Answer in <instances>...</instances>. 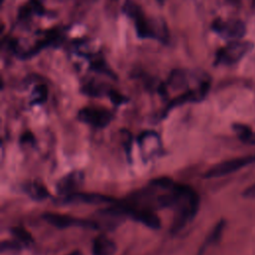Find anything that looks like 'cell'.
<instances>
[{"instance_id":"obj_9","label":"cell","mask_w":255,"mask_h":255,"mask_svg":"<svg viewBox=\"0 0 255 255\" xmlns=\"http://www.w3.org/2000/svg\"><path fill=\"white\" fill-rule=\"evenodd\" d=\"M63 203L75 204V203H85V204H104L113 203L114 199L110 196L94 193V192H73L64 195L62 199Z\"/></svg>"},{"instance_id":"obj_4","label":"cell","mask_w":255,"mask_h":255,"mask_svg":"<svg viewBox=\"0 0 255 255\" xmlns=\"http://www.w3.org/2000/svg\"><path fill=\"white\" fill-rule=\"evenodd\" d=\"M253 163H255V154L230 158L214 164L205 171L203 176L205 178H216L225 176Z\"/></svg>"},{"instance_id":"obj_12","label":"cell","mask_w":255,"mask_h":255,"mask_svg":"<svg viewBox=\"0 0 255 255\" xmlns=\"http://www.w3.org/2000/svg\"><path fill=\"white\" fill-rule=\"evenodd\" d=\"M224 227H225V220L221 219L220 221H218L216 223V225L212 228L211 232L208 234V236L206 237L202 246L200 247L198 255H202L207 250V248L216 244L220 240V238L222 236V233H223V230H224Z\"/></svg>"},{"instance_id":"obj_8","label":"cell","mask_w":255,"mask_h":255,"mask_svg":"<svg viewBox=\"0 0 255 255\" xmlns=\"http://www.w3.org/2000/svg\"><path fill=\"white\" fill-rule=\"evenodd\" d=\"M211 28L215 33L232 40H239L246 34V26L240 20L222 21L221 19H216L213 21Z\"/></svg>"},{"instance_id":"obj_20","label":"cell","mask_w":255,"mask_h":255,"mask_svg":"<svg viewBox=\"0 0 255 255\" xmlns=\"http://www.w3.org/2000/svg\"><path fill=\"white\" fill-rule=\"evenodd\" d=\"M108 96H109L111 102H113L115 105H122V104L128 102V98H126L124 95L120 94L119 92H117L113 89L109 90Z\"/></svg>"},{"instance_id":"obj_14","label":"cell","mask_w":255,"mask_h":255,"mask_svg":"<svg viewBox=\"0 0 255 255\" xmlns=\"http://www.w3.org/2000/svg\"><path fill=\"white\" fill-rule=\"evenodd\" d=\"M233 129L242 142L247 144H255V131H253L251 128L246 125L235 124L233 125Z\"/></svg>"},{"instance_id":"obj_7","label":"cell","mask_w":255,"mask_h":255,"mask_svg":"<svg viewBox=\"0 0 255 255\" xmlns=\"http://www.w3.org/2000/svg\"><path fill=\"white\" fill-rule=\"evenodd\" d=\"M78 119L95 128H106L113 120V115L109 110L102 108L86 107L79 111Z\"/></svg>"},{"instance_id":"obj_24","label":"cell","mask_w":255,"mask_h":255,"mask_svg":"<svg viewBox=\"0 0 255 255\" xmlns=\"http://www.w3.org/2000/svg\"><path fill=\"white\" fill-rule=\"evenodd\" d=\"M69 255H84L80 250H75V251H73L72 253H70Z\"/></svg>"},{"instance_id":"obj_22","label":"cell","mask_w":255,"mask_h":255,"mask_svg":"<svg viewBox=\"0 0 255 255\" xmlns=\"http://www.w3.org/2000/svg\"><path fill=\"white\" fill-rule=\"evenodd\" d=\"M21 248L19 241H3L1 243V251L5 252L7 250H19Z\"/></svg>"},{"instance_id":"obj_19","label":"cell","mask_w":255,"mask_h":255,"mask_svg":"<svg viewBox=\"0 0 255 255\" xmlns=\"http://www.w3.org/2000/svg\"><path fill=\"white\" fill-rule=\"evenodd\" d=\"M36 98L34 99V104H42L47 100L48 97V89L45 85H39L35 89Z\"/></svg>"},{"instance_id":"obj_15","label":"cell","mask_w":255,"mask_h":255,"mask_svg":"<svg viewBox=\"0 0 255 255\" xmlns=\"http://www.w3.org/2000/svg\"><path fill=\"white\" fill-rule=\"evenodd\" d=\"M90 69L95 72L105 74L106 76H109L111 78L117 79V75L112 71V69L108 66L107 62L105 61V59L102 57L93 58L90 61Z\"/></svg>"},{"instance_id":"obj_5","label":"cell","mask_w":255,"mask_h":255,"mask_svg":"<svg viewBox=\"0 0 255 255\" xmlns=\"http://www.w3.org/2000/svg\"><path fill=\"white\" fill-rule=\"evenodd\" d=\"M65 38H66V31L64 27H55V28L49 29L44 32V36L41 40L36 42L35 45L31 47V49H29L28 51L21 52L19 54V57L21 59H28V58L34 57L45 48L59 47L65 41Z\"/></svg>"},{"instance_id":"obj_21","label":"cell","mask_w":255,"mask_h":255,"mask_svg":"<svg viewBox=\"0 0 255 255\" xmlns=\"http://www.w3.org/2000/svg\"><path fill=\"white\" fill-rule=\"evenodd\" d=\"M29 5L31 6V9H32L33 13H35V14H37L39 16H42V15L45 14L44 6L42 5L40 0H30Z\"/></svg>"},{"instance_id":"obj_26","label":"cell","mask_w":255,"mask_h":255,"mask_svg":"<svg viewBox=\"0 0 255 255\" xmlns=\"http://www.w3.org/2000/svg\"><path fill=\"white\" fill-rule=\"evenodd\" d=\"M231 1H235V0H231Z\"/></svg>"},{"instance_id":"obj_18","label":"cell","mask_w":255,"mask_h":255,"mask_svg":"<svg viewBox=\"0 0 255 255\" xmlns=\"http://www.w3.org/2000/svg\"><path fill=\"white\" fill-rule=\"evenodd\" d=\"M83 93L92 97H100L104 94V88L95 83H89L83 87Z\"/></svg>"},{"instance_id":"obj_3","label":"cell","mask_w":255,"mask_h":255,"mask_svg":"<svg viewBox=\"0 0 255 255\" xmlns=\"http://www.w3.org/2000/svg\"><path fill=\"white\" fill-rule=\"evenodd\" d=\"M253 48V44L248 41L234 40L226 46L220 48L215 55V65H232L241 60Z\"/></svg>"},{"instance_id":"obj_10","label":"cell","mask_w":255,"mask_h":255,"mask_svg":"<svg viewBox=\"0 0 255 255\" xmlns=\"http://www.w3.org/2000/svg\"><path fill=\"white\" fill-rule=\"evenodd\" d=\"M84 182V173L82 171H73L62 177L56 184L59 194L67 195L76 192Z\"/></svg>"},{"instance_id":"obj_17","label":"cell","mask_w":255,"mask_h":255,"mask_svg":"<svg viewBox=\"0 0 255 255\" xmlns=\"http://www.w3.org/2000/svg\"><path fill=\"white\" fill-rule=\"evenodd\" d=\"M10 231L15 236L17 241H19L20 243H23L25 245H30L34 242L32 235L24 228L13 227V228H11Z\"/></svg>"},{"instance_id":"obj_25","label":"cell","mask_w":255,"mask_h":255,"mask_svg":"<svg viewBox=\"0 0 255 255\" xmlns=\"http://www.w3.org/2000/svg\"><path fill=\"white\" fill-rule=\"evenodd\" d=\"M156 1H157V3H158V4L163 5V4L165 3V1H166V0H156Z\"/></svg>"},{"instance_id":"obj_23","label":"cell","mask_w":255,"mask_h":255,"mask_svg":"<svg viewBox=\"0 0 255 255\" xmlns=\"http://www.w3.org/2000/svg\"><path fill=\"white\" fill-rule=\"evenodd\" d=\"M243 196L246 198H255V183L248 186L244 191H243Z\"/></svg>"},{"instance_id":"obj_16","label":"cell","mask_w":255,"mask_h":255,"mask_svg":"<svg viewBox=\"0 0 255 255\" xmlns=\"http://www.w3.org/2000/svg\"><path fill=\"white\" fill-rule=\"evenodd\" d=\"M187 85V76L183 70H173L167 80V86L173 89H181Z\"/></svg>"},{"instance_id":"obj_11","label":"cell","mask_w":255,"mask_h":255,"mask_svg":"<svg viewBox=\"0 0 255 255\" xmlns=\"http://www.w3.org/2000/svg\"><path fill=\"white\" fill-rule=\"evenodd\" d=\"M117 244L106 235H99L95 238L92 247L93 255H115L117 253Z\"/></svg>"},{"instance_id":"obj_1","label":"cell","mask_w":255,"mask_h":255,"mask_svg":"<svg viewBox=\"0 0 255 255\" xmlns=\"http://www.w3.org/2000/svg\"><path fill=\"white\" fill-rule=\"evenodd\" d=\"M164 190L166 192L157 198L158 205L175 209L176 217L172 224V230L176 232L196 215L199 208V196L190 186L175 182H172Z\"/></svg>"},{"instance_id":"obj_6","label":"cell","mask_w":255,"mask_h":255,"mask_svg":"<svg viewBox=\"0 0 255 255\" xmlns=\"http://www.w3.org/2000/svg\"><path fill=\"white\" fill-rule=\"evenodd\" d=\"M42 217L46 222H48L49 224L59 229H64L72 226H78V227H83L88 229H97L99 226L95 221L81 219V218H77L67 214L46 212L43 214Z\"/></svg>"},{"instance_id":"obj_13","label":"cell","mask_w":255,"mask_h":255,"mask_svg":"<svg viewBox=\"0 0 255 255\" xmlns=\"http://www.w3.org/2000/svg\"><path fill=\"white\" fill-rule=\"evenodd\" d=\"M25 192L35 200H43L49 196V191L38 182H29L24 185Z\"/></svg>"},{"instance_id":"obj_2","label":"cell","mask_w":255,"mask_h":255,"mask_svg":"<svg viewBox=\"0 0 255 255\" xmlns=\"http://www.w3.org/2000/svg\"><path fill=\"white\" fill-rule=\"evenodd\" d=\"M123 12L129 17L133 23L135 32L140 39H155L162 43L168 41V30L162 19H148L142 9L132 0H126L123 5Z\"/></svg>"}]
</instances>
